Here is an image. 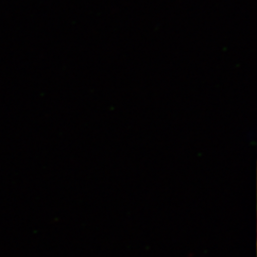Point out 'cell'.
I'll return each instance as SVG.
<instances>
[]
</instances>
